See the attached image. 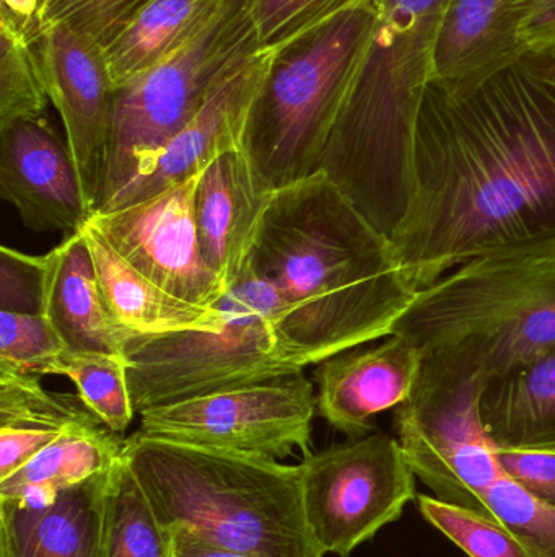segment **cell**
<instances>
[{"mask_svg": "<svg viewBox=\"0 0 555 557\" xmlns=\"http://www.w3.org/2000/svg\"><path fill=\"white\" fill-rule=\"evenodd\" d=\"M303 367L390 336L416 297L390 238L323 172L274 191L251 258Z\"/></svg>", "mask_w": 555, "mask_h": 557, "instance_id": "2", "label": "cell"}, {"mask_svg": "<svg viewBox=\"0 0 555 557\" xmlns=\"http://www.w3.org/2000/svg\"><path fill=\"white\" fill-rule=\"evenodd\" d=\"M39 20L20 22L0 10V127L45 117L49 91L39 52Z\"/></svg>", "mask_w": 555, "mask_h": 557, "instance_id": "27", "label": "cell"}, {"mask_svg": "<svg viewBox=\"0 0 555 557\" xmlns=\"http://www.w3.org/2000/svg\"><path fill=\"white\" fill-rule=\"evenodd\" d=\"M45 257L0 248V307L20 313H42Z\"/></svg>", "mask_w": 555, "mask_h": 557, "instance_id": "34", "label": "cell"}, {"mask_svg": "<svg viewBox=\"0 0 555 557\" xmlns=\"http://www.w3.org/2000/svg\"><path fill=\"white\" fill-rule=\"evenodd\" d=\"M318 412L313 383L303 373L222 389L140 414V434L192 447L282 460L312 454Z\"/></svg>", "mask_w": 555, "mask_h": 557, "instance_id": "9", "label": "cell"}, {"mask_svg": "<svg viewBox=\"0 0 555 557\" xmlns=\"http://www.w3.org/2000/svg\"><path fill=\"white\" fill-rule=\"evenodd\" d=\"M521 54L512 0H450L433 41L429 82L475 81Z\"/></svg>", "mask_w": 555, "mask_h": 557, "instance_id": "20", "label": "cell"}, {"mask_svg": "<svg viewBox=\"0 0 555 557\" xmlns=\"http://www.w3.org/2000/svg\"><path fill=\"white\" fill-rule=\"evenodd\" d=\"M0 195L36 234H77L91 218L80 175L48 117L0 127Z\"/></svg>", "mask_w": 555, "mask_h": 557, "instance_id": "14", "label": "cell"}, {"mask_svg": "<svg viewBox=\"0 0 555 557\" xmlns=\"http://www.w3.org/2000/svg\"><path fill=\"white\" fill-rule=\"evenodd\" d=\"M212 326L130 336L123 356L137 414L222 389L303 373L280 334L282 301L253 264L217 304Z\"/></svg>", "mask_w": 555, "mask_h": 557, "instance_id": "7", "label": "cell"}, {"mask_svg": "<svg viewBox=\"0 0 555 557\" xmlns=\"http://www.w3.org/2000/svg\"><path fill=\"white\" fill-rule=\"evenodd\" d=\"M149 0H48L39 12L41 25L64 23L104 49Z\"/></svg>", "mask_w": 555, "mask_h": 557, "instance_id": "33", "label": "cell"}, {"mask_svg": "<svg viewBox=\"0 0 555 557\" xmlns=\"http://www.w3.org/2000/svg\"><path fill=\"white\" fill-rule=\"evenodd\" d=\"M0 10H5L20 22L31 23L38 20L39 0H2Z\"/></svg>", "mask_w": 555, "mask_h": 557, "instance_id": "38", "label": "cell"}, {"mask_svg": "<svg viewBox=\"0 0 555 557\" xmlns=\"http://www.w3.org/2000/svg\"><path fill=\"white\" fill-rule=\"evenodd\" d=\"M303 512L316 543L349 557L416 497V474L398 438L383 434L352 438L300 463Z\"/></svg>", "mask_w": 555, "mask_h": 557, "instance_id": "10", "label": "cell"}, {"mask_svg": "<svg viewBox=\"0 0 555 557\" xmlns=\"http://www.w3.org/2000/svg\"><path fill=\"white\" fill-rule=\"evenodd\" d=\"M67 350L42 313L0 311V372L51 375Z\"/></svg>", "mask_w": 555, "mask_h": 557, "instance_id": "30", "label": "cell"}, {"mask_svg": "<svg viewBox=\"0 0 555 557\" xmlns=\"http://www.w3.org/2000/svg\"><path fill=\"white\" fill-rule=\"evenodd\" d=\"M201 172L146 201L93 214L88 222L153 284L179 300L215 308L228 290L199 245L194 195Z\"/></svg>", "mask_w": 555, "mask_h": 557, "instance_id": "12", "label": "cell"}, {"mask_svg": "<svg viewBox=\"0 0 555 557\" xmlns=\"http://www.w3.org/2000/svg\"><path fill=\"white\" fill-rule=\"evenodd\" d=\"M479 414L495 450L555 451V344L488 383Z\"/></svg>", "mask_w": 555, "mask_h": 557, "instance_id": "22", "label": "cell"}, {"mask_svg": "<svg viewBox=\"0 0 555 557\" xmlns=\"http://www.w3.org/2000/svg\"><path fill=\"white\" fill-rule=\"evenodd\" d=\"M378 26L364 67L319 160L388 238L409 208L414 131L449 0H375Z\"/></svg>", "mask_w": 555, "mask_h": 557, "instance_id": "3", "label": "cell"}, {"mask_svg": "<svg viewBox=\"0 0 555 557\" xmlns=\"http://www.w3.org/2000/svg\"><path fill=\"white\" fill-rule=\"evenodd\" d=\"M269 58L270 51H257L228 74L188 126L156 157L149 172L124 189L110 211L146 201L191 178L222 153L243 149L248 114Z\"/></svg>", "mask_w": 555, "mask_h": 557, "instance_id": "15", "label": "cell"}, {"mask_svg": "<svg viewBox=\"0 0 555 557\" xmlns=\"http://www.w3.org/2000/svg\"><path fill=\"white\" fill-rule=\"evenodd\" d=\"M525 52H555V0H512Z\"/></svg>", "mask_w": 555, "mask_h": 557, "instance_id": "36", "label": "cell"}, {"mask_svg": "<svg viewBox=\"0 0 555 557\" xmlns=\"http://www.w3.org/2000/svg\"><path fill=\"white\" fill-rule=\"evenodd\" d=\"M123 457L163 527L256 557H323L303 512L300 465L176 444L136 432Z\"/></svg>", "mask_w": 555, "mask_h": 557, "instance_id": "5", "label": "cell"}, {"mask_svg": "<svg viewBox=\"0 0 555 557\" xmlns=\"http://www.w3.org/2000/svg\"><path fill=\"white\" fill-rule=\"evenodd\" d=\"M48 2V0H39V12H41L42 7H45V3ZM39 15V13H38Z\"/></svg>", "mask_w": 555, "mask_h": 557, "instance_id": "39", "label": "cell"}, {"mask_svg": "<svg viewBox=\"0 0 555 557\" xmlns=\"http://www.w3.org/2000/svg\"><path fill=\"white\" fill-rule=\"evenodd\" d=\"M93 258L101 298L111 321L130 336L165 334L212 326L220 310L198 307L173 297L130 267L106 238L88 222L84 227Z\"/></svg>", "mask_w": 555, "mask_h": 557, "instance_id": "21", "label": "cell"}, {"mask_svg": "<svg viewBox=\"0 0 555 557\" xmlns=\"http://www.w3.org/2000/svg\"><path fill=\"white\" fill-rule=\"evenodd\" d=\"M38 46L49 100L64 123L65 140L93 215L100 195L114 84L101 48L71 26L41 25Z\"/></svg>", "mask_w": 555, "mask_h": 557, "instance_id": "13", "label": "cell"}, {"mask_svg": "<svg viewBox=\"0 0 555 557\" xmlns=\"http://www.w3.org/2000/svg\"><path fill=\"white\" fill-rule=\"evenodd\" d=\"M257 51L250 0H227L194 41L114 88L93 214L110 211L201 111L217 85Z\"/></svg>", "mask_w": 555, "mask_h": 557, "instance_id": "8", "label": "cell"}, {"mask_svg": "<svg viewBox=\"0 0 555 557\" xmlns=\"http://www.w3.org/2000/svg\"><path fill=\"white\" fill-rule=\"evenodd\" d=\"M377 26L371 0L270 51L243 137V152L264 191L318 172Z\"/></svg>", "mask_w": 555, "mask_h": 557, "instance_id": "6", "label": "cell"}, {"mask_svg": "<svg viewBox=\"0 0 555 557\" xmlns=\"http://www.w3.org/2000/svg\"><path fill=\"white\" fill-rule=\"evenodd\" d=\"M270 196L257 185L243 149L222 153L202 169L194 195L199 245L227 290L251 263Z\"/></svg>", "mask_w": 555, "mask_h": 557, "instance_id": "17", "label": "cell"}, {"mask_svg": "<svg viewBox=\"0 0 555 557\" xmlns=\"http://www.w3.org/2000/svg\"><path fill=\"white\" fill-rule=\"evenodd\" d=\"M390 240L416 290L476 258L555 255V52L427 84Z\"/></svg>", "mask_w": 555, "mask_h": 557, "instance_id": "1", "label": "cell"}, {"mask_svg": "<svg viewBox=\"0 0 555 557\" xmlns=\"http://www.w3.org/2000/svg\"><path fill=\"white\" fill-rule=\"evenodd\" d=\"M371 0H250L261 51H273L328 20Z\"/></svg>", "mask_w": 555, "mask_h": 557, "instance_id": "32", "label": "cell"}, {"mask_svg": "<svg viewBox=\"0 0 555 557\" xmlns=\"http://www.w3.org/2000/svg\"><path fill=\"white\" fill-rule=\"evenodd\" d=\"M420 367V350L398 334L378 346L329 357L315 372L319 416L351 438L365 437L375 416L409 398Z\"/></svg>", "mask_w": 555, "mask_h": 557, "instance_id": "16", "label": "cell"}, {"mask_svg": "<svg viewBox=\"0 0 555 557\" xmlns=\"http://www.w3.org/2000/svg\"><path fill=\"white\" fill-rule=\"evenodd\" d=\"M126 438L98 418L67 429L25 467L0 481V500L45 507L61 491L110 471L123 457Z\"/></svg>", "mask_w": 555, "mask_h": 557, "instance_id": "23", "label": "cell"}, {"mask_svg": "<svg viewBox=\"0 0 555 557\" xmlns=\"http://www.w3.org/2000/svg\"><path fill=\"white\" fill-rule=\"evenodd\" d=\"M51 375L71 380L88 411L93 412L110 431L124 434L133 424L137 412L124 356L67 349L59 357Z\"/></svg>", "mask_w": 555, "mask_h": 557, "instance_id": "28", "label": "cell"}, {"mask_svg": "<svg viewBox=\"0 0 555 557\" xmlns=\"http://www.w3.org/2000/svg\"><path fill=\"white\" fill-rule=\"evenodd\" d=\"M485 507L514 533L528 556L555 557L554 507L541 503L505 474L489 491Z\"/></svg>", "mask_w": 555, "mask_h": 557, "instance_id": "31", "label": "cell"}, {"mask_svg": "<svg viewBox=\"0 0 555 557\" xmlns=\"http://www.w3.org/2000/svg\"><path fill=\"white\" fill-rule=\"evenodd\" d=\"M101 557H172V532L156 519L124 457L111 470Z\"/></svg>", "mask_w": 555, "mask_h": 557, "instance_id": "26", "label": "cell"}, {"mask_svg": "<svg viewBox=\"0 0 555 557\" xmlns=\"http://www.w3.org/2000/svg\"><path fill=\"white\" fill-rule=\"evenodd\" d=\"M505 476L555 509V451L497 450Z\"/></svg>", "mask_w": 555, "mask_h": 557, "instance_id": "35", "label": "cell"}, {"mask_svg": "<svg viewBox=\"0 0 555 557\" xmlns=\"http://www.w3.org/2000/svg\"><path fill=\"white\" fill-rule=\"evenodd\" d=\"M482 389L478 380L446 382L419 373L394 425L411 470L433 497L492 517L485 497L504 471L479 414Z\"/></svg>", "mask_w": 555, "mask_h": 557, "instance_id": "11", "label": "cell"}, {"mask_svg": "<svg viewBox=\"0 0 555 557\" xmlns=\"http://www.w3.org/2000/svg\"><path fill=\"white\" fill-rule=\"evenodd\" d=\"M419 510L430 525L469 557H530L514 533L497 519L432 496L419 497Z\"/></svg>", "mask_w": 555, "mask_h": 557, "instance_id": "29", "label": "cell"}, {"mask_svg": "<svg viewBox=\"0 0 555 557\" xmlns=\"http://www.w3.org/2000/svg\"><path fill=\"white\" fill-rule=\"evenodd\" d=\"M391 334L420 373L488 385L555 344V255L476 258L420 288Z\"/></svg>", "mask_w": 555, "mask_h": 557, "instance_id": "4", "label": "cell"}, {"mask_svg": "<svg viewBox=\"0 0 555 557\" xmlns=\"http://www.w3.org/2000/svg\"><path fill=\"white\" fill-rule=\"evenodd\" d=\"M45 264L42 314L64 346L74 352L123 356L127 334L104 308L84 228L45 255Z\"/></svg>", "mask_w": 555, "mask_h": 557, "instance_id": "19", "label": "cell"}, {"mask_svg": "<svg viewBox=\"0 0 555 557\" xmlns=\"http://www.w3.org/2000/svg\"><path fill=\"white\" fill-rule=\"evenodd\" d=\"M168 530L172 532V557H256L218 545L182 523L168 527Z\"/></svg>", "mask_w": 555, "mask_h": 557, "instance_id": "37", "label": "cell"}, {"mask_svg": "<svg viewBox=\"0 0 555 557\" xmlns=\"http://www.w3.org/2000/svg\"><path fill=\"white\" fill-rule=\"evenodd\" d=\"M111 470L61 491L49 506L0 500V557H101Z\"/></svg>", "mask_w": 555, "mask_h": 557, "instance_id": "18", "label": "cell"}, {"mask_svg": "<svg viewBox=\"0 0 555 557\" xmlns=\"http://www.w3.org/2000/svg\"><path fill=\"white\" fill-rule=\"evenodd\" d=\"M39 376L0 372V481L67 429L97 418L78 395L48 392Z\"/></svg>", "mask_w": 555, "mask_h": 557, "instance_id": "24", "label": "cell"}, {"mask_svg": "<svg viewBox=\"0 0 555 557\" xmlns=\"http://www.w3.org/2000/svg\"><path fill=\"white\" fill-rule=\"evenodd\" d=\"M225 3L227 0H149L101 49L114 88L194 41L220 15Z\"/></svg>", "mask_w": 555, "mask_h": 557, "instance_id": "25", "label": "cell"}]
</instances>
